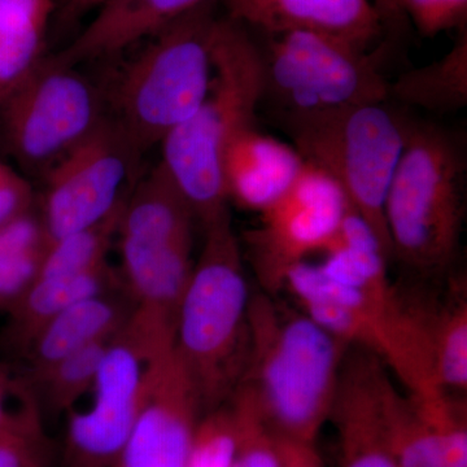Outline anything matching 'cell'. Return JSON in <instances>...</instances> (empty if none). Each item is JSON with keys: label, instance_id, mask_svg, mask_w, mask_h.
<instances>
[{"label": "cell", "instance_id": "8", "mask_svg": "<svg viewBox=\"0 0 467 467\" xmlns=\"http://www.w3.org/2000/svg\"><path fill=\"white\" fill-rule=\"evenodd\" d=\"M175 325L137 306L115 335L95 380L94 404L67 425L61 467H115L133 429L153 362L173 348Z\"/></svg>", "mask_w": 467, "mask_h": 467}, {"label": "cell", "instance_id": "31", "mask_svg": "<svg viewBox=\"0 0 467 467\" xmlns=\"http://www.w3.org/2000/svg\"><path fill=\"white\" fill-rule=\"evenodd\" d=\"M398 5L429 38L466 26L467 0H398Z\"/></svg>", "mask_w": 467, "mask_h": 467}, {"label": "cell", "instance_id": "20", "mask_svg": "<svg viewBox=\"0 0 467 467\" xmlns=\"http://www.w3.org/2000/svg\"><path fill=\"white\" fill-rule=\"evenodd\" d=\"M119 285L122 282L109 263L82 275L36 279L7 313L0 346L12 355L26 358L36 337L60 313L78 301Z\"/></svg>", "mask_w": 467, "mask_h": 467}, {"label": "cell", "instance_id": "29", "mask_svg": "<svg viewBox=\"0 0 467 467\" xmlns=\"http://www.w3.org/2000/svg\"><path fill=\"white\" fill-rule=\"evenodd\" d=\"M230 401L241 430L238 456L233 467H281L275 436L267 429L247 392L236 389Z\"/></svg>", "mask_w": 467, "mask_h": 467}, {"label": "cell", "instance_id": "2", "mask_svg": "<svg viewBox=\"0 0 467 467\" xmlns=\"http://www.w3.org/2000/svg\"><path fill=\"white\" fill-rule=\"evenodd\" d=\"M202 227L204 245L178 310L174 339L202 416L232 400L251 348V292L229 211Z\"/></svg>", "mask_w": 467, "mask_h": 467}, {"label": "cell", "instance_id": "18", "mask_svg": "<svg viewBox=\"0 0 467 467\" xmlns=\"http://www.w3.org/2000/svg\"><path fill=\"white\" fill-rule=\"evenodd\" d=\"M137 306L124 285L76 303L52 319L34 340L23 379L32 389L57 362L88 344L119 333Z\"/></svg>", "mask_w": 467, "mask_h": 467}, {"label": "cell", "instance_id": "23", "mask_svg": "<svg viewBox=\"0 0 467 467\" xmlns=\"http://www.w3.org/2000/svg\"><path fill=\"white\" fill-rule=\"evenodd\" d=\"M377 401L384 434L399 467H442L434 422L410 395L398 391L384 368L378 376Z\"/></svg>", "mask_w": 467, "mask_h": 467}, {"label": "cell", "instance_id": "24", "mask_svg": "<svg viewBox=\"0 0 467 467\" xmlns=\"http://www.w3.org/2000/svg\"><path fill=\"white\" fill-rule=\"evenodd\" d=\"M432 368L444 393H465L467 389L466 279L451 278L450 292L442 300L429 303L427 317Z\"/></svg>", "mask_w": 467, "mask_h": 467}, {"label": "cell", "instance_id": "13", "mask_svg": "<svg viewBox=\"0 0 467 467\" xmlns=\"http://www.w3.org/2000/svg\"><path fill=\"white\" fill-rule=\"evenodd\" d=\"M201 402L174 347L144 380L140 409L115 467H187Z\"/></svg>", "mask_w": 467, "mask_h": 467}, {"label": "cell", "instance_id": "16", "mask_svg": "<svg viewBox=\"0 0 467 467\" xmlns=\"http://www.w3.org/2000/svg\"><path fill=\"white\" fill-rule=\"evenodd\" d=\"M209 0H103L97 14L63 51L51 57L64 66L112 57L150 38Z\"/></svg>", "mask_w": 467, "mask_h": 467}, {"label": "cell", "instance_id": "30", "mask_svg": "<svg viewBox=\"0 0 467 467\" xmlns=\"http://www.w3.org/2000/svg\"><path fill=\"white\" fill-rule=\"evenodd\" d=\"M0 434L45 438L38 401L23 378L0 365Z\"/></svg>", "mask_w": 467, "mask_h": 467}, {"label": "cell", "instance_id": "14", "mask_svg": "<svg viewBox=\"0 0 467 467\" xmlns=\"http://www.w3.org/2000/svg\"><path fill=\"white\" fill-rule=\"evenodd\" d=\"M229 18L267 36L322 34L368 51L383 27L371 0H225Z\"/></svg>", "mask_w": 467, "mask_h": 467}, {"label": "cell", "instance_id": "35", "mask_svg": "<svg viewBox=\"0 0 467 467\" xmlns=\"http://www.w3.org/2000/svg\"><path fill=\"white\" fill-rule=\"evenodd\" d=\"M275 439L281 467H324L315 444Z\"/></svg>", "mask_w": 467, "mask_h": 467}, {"label": "cell", "instance_id": "12", "mask_svg": "<svg viewBox=\"0 0 467 467\" xmlns=\"http://www.w3.org/2000/svg\"><path fill=\"white\" fill-rule=\"evenodd\" d=\"M349 207L333 178L306 162L290 189L260 212L259 225L244 234L248 261L263 291L275 295L295 266L324 251Z\"/></svg>", "mask_w": 467, "mask_h": 467}, {"label": "cell", "instance_id": "37", "mask_svg": "<svg viewBox=\"0 0 467 467\" xmlns=\"http://www.w3.org/2000/svg\"><path fill=\"white\" fill-rule=\"evenodd\" d=\"M377 8L379 9L384 17L391 16V15L399 14L398 0H376Z\"/></svg>", "mask_w": 467, "mask_h": 467}, {"label": "cell", "instance_id": "10", "mask_svg": "<svg viewBox=\"0 0 467 467\" xmlns=\"http://www.w3.org/2000/svg\"><path fill=\"white\" fill-rule=\"evenodd\" d=\"M3 135L27 168L50 169L106 119L99 92L76 67L46 57L0 104Z\"/></svg>", "mask_w": 467, "mask_h": 467}, {"label": "cell", "instance_id": "21", "mask_svg": "<svg viewBox=\"0 0 467 467\" xmlns=\"http://www.w3.org/2000/svg\"><path fill=\"white\" fill-rule=\"evenodd\" d=\"M195 220L189 202L160 162L125 196L117 235L135 242H173L192 236Z\"/></svg>", "mask_w": 467, "mask_h": 467}, {"label": "cell", "instance_id": "3", "mask_svg": "<svg viewBox=\"0 0 467 467\" xmlns=\"http://www.w3.org/2000/svg\"><path fill=\"white\" fill-rule=\"evenodd\" d=\"M207 98L186 122L162 140L161 164L202 226L229 211L223 162L243 129L254 125L263 101V57L244 26L214 21Z\"/></svg>", "mask_w": 467, "mask_h": 467}, {"label": "cell", "instance_id": "28", "mask_svg": "<svg viewBox=\"0 0 467 467\" xmlns=\"http://www.w3.org/2000/svg\"><path fill=\"white\" fill-rule=\"evenodd\" d=\"M241 430L232 401L202 414L196 425L187 467H233Z\"/></svg>", "mask_w": 467, "mask_h": 467}, {"label": "cell", "instance_id": "1", "mask_svg": "<svg viewBox=\"0 0 467 467\" xmlns=\"http://www.w3.org/2000/svg\"><path fill=\"white\" fill-rule=\"evenodd\" d=\"M251 348L239 389L278 439L315 444L349 344L265 291L251 294Z\"/></svg>", "mask_w": 467, "mask_h": 467}, {"label": "cell", "instance_id": "17", "mask_svg": "<svg viewBox=\"0 0 467 467\" xmlns=\"http://www.w3.org/2000/svg\"><path fill=\"white\" fill-rule=\"evenodd\" d=\"M304 165L294 147L248 126L234 138L223 156L227 202L260 213L290 189Z\"/></svg>", "mask_w": 467, "mask_h": 467}, {"label": "cell", "instance_id": "19", "mask_svg": "<svg viewBox=\"0 0 467 467\" xmlns=\"http://www.w3.org/2000/svg\"><path fill=\"white\" fill-rule=\"evenodd\" d=\"M192 236L164 243L119 239L125 290L137 306L164 316L175 327L192 273Z\"/></svg>", "mask_w": 467, "mask_h": 467}, {"label": "cell", "instance_id": "4", "mask_svg": "<svg viewBox=\"0 0 467 467\" xmlns=\"http://www.w3.org/2000/svg\"><path fill=\"white\" fill-rule=\"evenodd\" d=\"M285 287L328 333L389 365L418 402L436 405L448 398L432 368L427 297L402 294L389 275L348 285L306 261L291 270Z\"/></svg>", "mask_w": 467, "mask_h": 467}, {"label": "cell", "instance_id": "32", "mask_svg": "<svg viewBox=\"0 0 467 467\" xmlns=\"http://www.w3.org/2000/svg\"><path fill=\"white\" fill-rule=\"evenodd\" d=\"M46 250L0 256V313L7 315L32 287Z\"/></svg>", "mask_w": 467, "mask_h": 467}, {"label": "cell", "instance_id": "9", "mask_svg": "<svg viewBox=\"0 0 467 467\" xmlns=\"http://www.w3.org/2000/svg\"><path fill=\"white\" fill-rule=\"evenodd\" d=\"M263 57V100L281 116L334 112L389 98V82L368 52L333 36L292 32L269 36Z\"/></svg>", "mask_w": 467, "mask_h": 467}, {"label": "cell", "instance_id": "7", "mask_svg": "<svg viewBox=\"0 0 467 467\" xmlns=\"http://www.w3.org/2000/svg\"><path fill=\"white\" fill-rule=\"evenodd\" d=\"M281 117L301 159L333 178L391 259L384 204L404 147L407 119L383 103Z\"/></svg>", "mask_w": 467, "mask_h": 467}, {"label": "cell", "instance_id": "34", "mask_svg": "<svg viewBox=\"0 0 467 467\" xmlns=\"http://www.w3.org/2000/svg\"><path fill=\"white\" fill-rule=\"evenodd\" d=\"M46 438L0 434V467H45Z\"/></svg>", "mask_w": 467, "mask_h": 467}, {"label": "cell", "instance_id": "22", "mask_svg": "<svg viewBox=\"0 0 467 467\" xmlns=\"http://www.w3.org/2000/svg\"><path fill=\"white\" fill-rule=\"evenodd\" d=\"M55 0H0V104L46 60Z\"/></svg>", "mask_w": 467, "mask_h": 467}, {"label": "cell", "instance_id": "36", "mask_svg": "<svg viewBox=\"0 0 467 467\" xmlns=\"http://www.w3.org/2000/svg\"><path fill=\"white\" fill-rule=\"evenodd\" d=\"M103 0H67V11L72 15L84 14L95 9Z\"/></svg>", "mask_w": 467, "mask_h": 467}, {"label": "cell", "instance_id": "11", "mask_svg": "<svg viewBox=\"0 0 467 467\" xmlns=\"http://www.w3.org/2000/svg\"><path fill=\"white\" fill-rule=\"evenodd\" d=\"M142 153L115 119L106 117L48 169L41 207L50 243L106 220L125 199V184Z\"/></svg>", "mask_w": 467, "mask_h": 467}, {"label": "cell", "instance_id": "25", "mask_svg": "<svg viewBox=\"0 0 467 467\" xmlns=\"http://www.w3.org/2000/svg\"><path fill=\"white\" fill-rule=\"evenodd\" d=\"M389 97L435 113H451L467 104V29L461 27L450 51L429 66L389 82Z\"/></svg>", "mask_w": 467, "mask_h": 467}, {"label": "cell", "instance_id": "27", "mask_svg": "<svg viewBox=\"0 0 467 467\" xmlns=\"http://www.w3.org/2000/svg\"><path fill=\"white\" fill-rule=\"evenodd\" d=\"M122 205L124 202L97 225L52 241L45 252L36 279L82 275L109 263L107 254L119 232Z\"/></svg>", "mask_w": 467, "mask_h": 467}, {"label": "cell", "instance_id": "5", "mask_svg": "<svg viewBox=\"0 0 467 467\" xmlns=\"http://www.w3.org/2000/svg\"><path fill=\"white\" fill-rule=\"evenodd\" d=\"M466 161L451 134L405 121V140L386 204L392 254L420 275H444L459 254Z\"/></svg>", "mask_w": 467, "mask_h": 467}, {"label": "cell", "instance_id": "33", "mask_svg": "<svg viewBox=\"0 0 467 467\" xmlns=\"http://www.w3.org/2000/svg\"><path fill=\"white\" fill-rule=\"evenodd\" d=\"M34 208L32 184L26 177L0 161V226Z\"/></svg>", "mask_w": 467, "mask_h": 467}, {"label": "cell", "instance_id": "15", "mask_svg": "<svg viewBox=\"0 0 467 467\" xmlns=\"http://www.w3.org/2000/svg\"><path fill=\"white\" fill-rule=\"evenodd\" d=\"M382 368L373 353L349 347L330 414L339 435L340 467H399L378 409L377 382Z\"/></svg>", "mask_w": 467, "mask_h": 467}, {"label": "cell", "instance_id": "6", "mask_svg": "<svg viewBox=\"0 0 467 467\" xmlns=\"http://www.w3.org/2000/svg\"><path fill=\"white\" fill-rule=\"evenodd\" d=\"M214 21L209 2L193 9L150 36L121 73L113 119L140 153L161 144L207 98Z\"/></svg>", "mask_w": 467, "mask_h": 467}, {"label": "cell", "instance_id": "26", "mask_svg": "<svg viewBox=\"0 0 467 467\" xmlns=\"http://www.w3.org/2000/svg\"><path fill=\"white\" fill-rule=\"evenodd\" d=\"M115 335L77 350L46 373L33 389L41 414L43 408L52 416L72 410L76 402L94 387Z\"/></svg>", "mask_w": 467, "mask_h": 467}]
</instances>
